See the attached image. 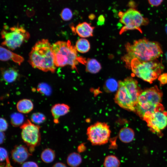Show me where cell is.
Returning a JSON list of instances; mask_svg holds the SVG:
<instances>
[{"label":"cell","instance_id":"cell-1","mask_svg":"<svg viewBox=\"0 0 167 167\" xmlns=\"http://www.w3.org/2000/svg\"><path fill=\"white\" fill-rule=\"evenodd\" d=\"M126 54L122 58L126 66L130 68L131 60L136 59L142 62L156 59L162 54L159 44L143 38L134 41L125 45Z\"/></svg>","mask_w":167,"mask_h":167},{"label":"cell","instance_id":"cell-2","mask_svg":"<svg viewBox=\"0 0 167 167\" xmlns=\"http://www.w3.org/2000/svg\"><path fill=\"white\" fill-rule=\"evenodd\" d=\"M29 62L32 67L45 72L54 73L56 69L52 46L47 39L37 42L29 54Z\"/></svg>","mask_w":167,"mask_h":167},{"label":"cell","instance_id":"cell-3","mask_svg":"<svg viewBox=\"0 0 167 167\" xmlns=\"http://www.w3.org/2000/svg\"><path fill=\"white\" fill-rule=\"evenodd\" d=\"M119 86L114 100L121 107L135 112V106L141 92L136 80L128 77L118 82Z\"/></svg>","mask_w":167,"mask_h":167},{"label":"cell","instance_id":"cell-4","mask_svg":"<svg viewBox=\"0 0 167 167\" xmlns=\"http://www.w3.org/2000/svg\"><path fill=\"white\" fill-rule=\"evenodd\" d=\"M162 95L161 91L156 86L142 91L138 98L135 112L143 118L157 111H163V106L161 103Z\"/></svg>","mask_w":167,"mask_h":167},{"label":"cell","instance_id":"cell-5","mask_svg":"<svg viewBox=\"0 0 167 167\" xmlns=\"http://www.w3.org/2000/svg\"><path fill=\"white\" fill-rule=\"evenodd\" d=\"M52 50L56 66L69 65L72 69H75L79 62L86 63L84 59L78 57L75 46L73 45L70 41L56 42L52 45Z\"/></svg>","mask_w":167,"mask_h":167},{"label":"cell","instance_id":"cell-6","mask_svg":"<svg viewBox=\"0 0 167 167\" xmlns=\"http://www.w3.org/2000/svg\"><path fill=\"white\" fill-rule=\"evenodd\" d=\"M130 68L136 76L152 83L161 75L164 66L156 59L142 62L134 59L131 62Z\"/></svg>","mask_w":167,"mask_h":167},{"label":"cell","instance_id":"cell-7","mask_svg":"<svg viewBox=\"0 0 167 167\" xmlns=\"http://www.w3.org/2000/svg\"><path fill=\"white\" fill-rule=\"evenodd\" d=\"M1 35L3 40L2 45L11 50L20 47L30 37L29 32L23 27L18 25L10 28L5 26Z\"/></svg>","mask_w":167,"mask_h":167},{"label":"cell","instance_id":"cell-8","mask_svg":"<svg viewBox=\"0 0 167 167\" xmlns=\"http://www.w3.org/2000/svg\"><path fill=\"white\" fill-rule=\"evenodd\" d=\"M119 16L120 21L124 25L120 32V34L128 30H137L142 33L140 27L148 24V20L134 8H130L125 12H120Z\"/></svg>","mask_w":167,"mask_h":167},{"label":"cell","instance_id":"cell-9","mask_svg":"<svg viewBox=\"0 0 167 167\" xmlns=\"http://www.w3.org/2000/svg\"><path fill=\"white\" fill-rule=\"evenodd\" d=\"M111 133L107 123L97 122L87 128L86 134L88 140L92 145L100 146L108 142Z\"/></svg>","mask_w":167,"mask_h":167},{"label":"cell","instance_id":"cell-10","mask_svg":"<svg viewBox=\"0 0 167 167\" xmlns=\"http://www.w3.org/2000/svg\"><path fill=\"white\" fill-rule=\"evenodd\" d=\"M40 126L28 119L20 126L21 130V136L24 142L28 146L30 152L41 141Z\"/></svg>","mask_w":167,"mask_h":167},{"label":"cell","instance_id":"cell-11","mask_svg":"<svg viewBox=\"0 0 167 167\" xmlns=\"http://www.w3.org/2000/svg\"><path fill=\"white\" fill-rule=\"evenodd\" d=\"M154 132L159 133L167 126V112L158 111L146 116L143 118Z\"/></svg>","mask_w":167,"mask_h":167},{"label":"cell","instance_id":"cell-12","mask_svg":"<svg viewBox=\"0 0 167 167\" xmlns=\"http://www.w3.org/2000/svg\"><path fill=\"white\" fill-rule=\"evenodd\" d=\"M31 155L28 148L24 146H16L11 152L13 160L19 164H23Z\"/></svg>","mask_w":167,"mask_h":167},{"label":"cell","instance_id":"cell-13","mask_svg":"<svg viewBox=\"0 0 167 167\" xmlns=\"http://www.w3.org/2000/svg\"><path fill=\"white\" fill-rule=\"evenodd\" d=\"M70 109L68 105L64 103H58L53 105L51 109V112L54 122L58 124L59 122V118L67 113Z\"/></svg>","mask_w":167,"mask_h":167},{"label":"cell","instance_id":"cell-14","mask_svg":"<svg viewBox=\"0 0 167 167\" xmlns=\"http://www.w3.org/2000/svg\"><path fill=\"white\" fill-rule=\"evenodd\" d=\"M0 60L6 61L11 60L15 62L20 65L24 60V58L21 56L14 53L2 46H0Z\"/></svg>","mask_w":167,"mask_h":167},{"label":"cell","instance_id":"cell-15","mask_svg":"<svg viewBox=\"0 0 167 167\" xmlns=\"http://www.w3.org/2000/svg\"><path fill=\"white\" fill-rule=\"evenodd\" d=\"M94 27L91 24L84 22L78 24L75 28V31L77 34L82 38H86L93 36Z\"/></svg>","mask_w":167,"mask_h":167},{"label":"cell","instance_id":"cell-16","mask_svg":"<svg viewBox=\"0 0 167 167\" xmlns=\"http://www.w3.org/2000/svg\"><path fill=\"white\" fill-rule=\"evenodd\" d=\"M135 137V132L131 128L128 127L122 128L118 134L119 139L122 142L129 143L132 142Z\"/></svg>","mask_w":167,"mask_h":167},{"label":"cell","instance_id":"cell-17","mask_svg":"<svg viewBox=\"0 0 167 167\" xmlns=\"http://www.w3.org/2000/svg\"><path fill=\"white\" fill-rule=\"evenodd\" d=\"M18 111L21 113L26 114L31 112L33 109L32 101L28 99H23L19 101L16 104Z\"/></svg>","mask_w":167,"mask_h":167},{"label":"cell","instance_id":"cell-18","mask_svg":"<svg viewBox=\"0 0 167 167\" xmlns=\"http://www.w3.org/2000/svg\"><path fill=\"white\" fill-rule=\"evenodd\" d=\"M2 79L5 82L10 83L13 82L17 79L19 73L15 69L9 68L2 69Z\"/></svg>","mask_w":167,"mask_h":167},{"label":"cell","instance_id":"cell-19","mask_svg":"<svg viewBox=\"0 0 167 167\" xmlns=\"http://www.w3.org/2000/svg\"><path fill=\"white\" fill-rule=\"evenodd\" d=\"M82 162V157L78 152L71 153L66 159L67 164L70 167H78L81 164Z\"/></svg>","mask_w":167,"mask_h":167},{"label":"cell","instance_id":"cell-20","mask_svg":"<svg viewBox=\"0 0 167 167\" xmlns=\"http://www.w3.org/2000/svg\"><path fill=\"white\" fill-rule=\"evenodd\" d=\"M85 64L86 71L91 73H97L101 69L100 63L95 59H88Z\"/></svg>","mask_w":167,"mask_h":167},{"label":"cell","instance_id":"cell-21","mask_svg":"<svg viewBox=\"0 0 167 167\" xmlns=\"http://www.w3.org/2000/svg\"><path fill=\"white\" fill-rule=\"evenodd\" d=\"M121 164L119 158L114 155H109L105 157L103 162L104 167H119Z\"/></svg>","mask_w":167,"mask_h":167},{"label":"cell","instance_id":"cell-22","mask_svg":"<svg viewBox=\"0 0 167 167\" xmlns=\"http://www.w3.org/2000/svg\"><path fill=\"white\" fill-rule=\"evenodd\" d=\"M75 47L77 51L81 53L87 52L90 48L89 42L87 40L84 38L79 39L77 41Z\"/></svg>","mask_w":167,"mask_h":167},{"label":"cell","instance_id":"cell-23","mask_svg":"<svg viewBox=\"0 0 167 167\" xmlns=\"http://www.w3.org/2000/svg\"><path fill=\"white\" fill-rule=\"evenodd\" d=\"M41 157L42 160L46 163L53 162L55 158L54 151L51 149L47 148L44 149L41 152Z\"/></svg>","mask_w":167,"mask_h":167},{"label":"cell","instance_id":"cell-24","mask_svg":"<svg viewBox=\"0 0 167 167\" xmlns=\"http://www.w3.org/2000/svg\"><path fill=\"white\" fill-rule=\"evenodd\" d=\"M118 86V82L113 78H110L105 82L104 89L106 92H113L117 90Z\"/></svg>","mask_w":167,"mask_h":167},{"label":"cell","instance_id":"cell-25","mask_svg":"<svg viewBox=\"0 0 167 167\" xmlns=\"http://www.w3.org/2000/svg\"><path fill=\"white\" fill-rule=\"evenodd\" d=\"M24 120V117L21 113H15L11 115V122L13 126H21L23 124Z\"/></svg>","mask_w":167,"mask_h":167},{"label":"cell","instance_id":"cell-26","mask_svg":"<svg viewBox=\"0 0 167 167\" xmlns=\"http://www.w3.org/2000/svg\"><path fill=\"white\" fill-rule=\"evenodd\" d=\"M46 119L45 116L43 113L40 112L33 113L31 116V122L37 125L44 122Z\"/></svg>","mask_w":167,"mask_h":167},{"label":"cell","instance_id":"cell-27","mask_svg":"<svg viewBox=\"0 0 167 167\" xmlns=\"http://www.w3.org/2000/svg\"><path fill=\"white\" fill-rule=\"evenodd\" d=\"M37 90L41 93L46 95H49L51 92L50 87L45 83L39 84L37 87Z\"/></svg>","mask_w":167,"mask_h":167},{"label":"cell","instance_id":"cell-28","mask_svg":"<svg viewBox=\"0 0 167 167\" xmlns=\"http://www.w3.org/2000/svg\"><path fill=\"white\" fill-rule=\"evenodd\" d=\"M61 17L62 19L65 21L71 20L72 17L71 10L68 8L64 9L61 12Z\"/></svg>","mask_w":167,"mask_h":167},{"label":"cell","instance_id":"cell-29","mask_svg":"<svg viewBox=\"0 0 167 167\" xmlns=\"http://www.w3.org/2000/svg\"><path fill=\"white\" fill-rule=\"evenodd\" d=\"M0 130L1 131H6L8 127V124L6 120L3 118H1L0 119Z\"/></svg>","mask_w":167,"mask_h":167},{"label":"cell","instance_id":"cell-30","mask_svg":"<svg viewBox=\"0 0 167 167\" xmlns=\"http://www.w3.org/2000/svg\"><path fill=\"white\" fill-rule=\"evenodd\" d=\"M0 161H1L6 160L8 157L6 150L4 148H0Z\"/></svg>","mask_w":167,"mask_h":167},{"label":"cell","instance_id":"cell-31","mask_svg":"<svg viewBox=\"0 0 167 167\" xmlns=\"http://www.w3.org/2000/svg\"><path fill=\"white\" fill-rule=\"evenodd\" d=\"M158 78L161 84H165L167 83V73H164L161 75Z\"/></svg>","mask_w":167,"mask_h":167},{"label":"cell","instance_id":"cell-32","mask_svg":"<svg viewBox=\"0 0 167 167\" xmlns=\"http://www.w3.org/2000/svg\"><path fill=\"white\" fill-rule=\"evenodd\" d=\"M21 167H38V166L35 162L28 161L23 163L22 164Z\"/></svg>","mask_w":167,"mask_h":167},{"label":"cell","instance_id":"cell-33","mask_svg":"<svg viewBox=\"0 0 167 167\" xmlns=\"http://www.w3.org/2000/svg\"><path fill=\"white\" fill-rule=\"evenodd\" d=\"M149 3L152 6H157L162 2L163 0H148Z\"/></svg>","mask_w":167,"mask_h":167},{"label":"cell","instance_id":"cell-34","mask_svg":"<svg viewBox=\"0 0 167 167\" xmlns=\"http://www.w3.org/2000/svg\"><path fill=\"white\" fill-rule=\"evenodd\" d=\"M6 162L5 163L1 164L0 167H13L11 164L8 157L6 159Z\"/></svg>","mask_w":167,"mask_h":167},{"label":"cell","instance_id":"cell-35","mask_svg":"<svg viewBox=\"0 0 167 167\" xmlns=\"http://www.w3.org/2000/svg\"><path fill=\"white\" fill-rule=\"evenodd\" d=\"M86 148V147L83 143L79 144L77 150L78 152L80 153L81 152L84 151Z\"/></svg>","mask_w":167,"mask_h":167},{"label":"cell","instance_id":"cell-36","mask_svg":"<svg viewBox=\"0 0 167 167\" xmlns=\"http://www.w3.org/2000/svg\"><path fill=\"white\" fill-rule=\"evenodd\" d=\"M52 167H67V166L64 164L59 162L56 163Z\"/></svg>","mask_w":167,"mask_h":167},{"label":"cell","instance_id":"cell-37","mask_svg":"<svg viewBox=\"0 0 167 167\" xmlns=\"http://www.w3.org/2000/svg\"><path fill=\"white\" fill-rule=\"evenodd\" d=\"M1 135L2 136H1V139H2L1 140L0 142L1 143L4 140V138L5 136H4V134L3 133V132L1 131Z\"/></svg>","mask_w":167,"mask_h":167},{"label":"cell","instance_id":"cell-38","mask_svg":"<svg viewBox=\"0 0 167 167\" xmlns=\"http://www.w3.org/2000/svg\"><path fill=\"white\" fill-rule=\"evenodd\" d=\"M165 30L166 33H167V24L166 25V27H165Z\"/></svg>","mask_w":167,"mask_h":167}]
</instances>
